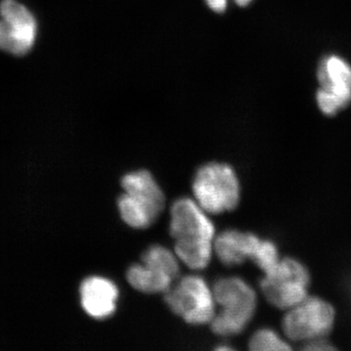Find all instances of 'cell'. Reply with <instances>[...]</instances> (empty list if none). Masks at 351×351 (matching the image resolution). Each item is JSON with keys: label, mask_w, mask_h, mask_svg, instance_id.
<instances>
[{"label": "cell", "mask_w": 351, "mask_h": 351, "mask_svg": "<svg viewBox=\"0 0 351 351\" xmlns=\"http://www.w3.org/2000/svg\"><path fill=\"white\" fill-rule=\"evenodd\" d=\"M213 293L219 309L210 323L212 331L223 337L240 334L257 311L255 290L239 277H226L214 284Z\"/></svg>", "instance_id": "7a4b0ae2"}, {"label": "cell", "mask_w": 351, "mask_h": 351, "mask_svg": "<svg viewBox=\"0 0 351 351\" xmlns=\"http://www.w3.org/2000/svg\"><path fill=\"white\" fill-rule=\"evenodd\" d=\"M164 300L172 313L191 325L210 324L217 313L213 289L196 274L178 279Z\"/></svg>", "instance_id": "5b68a950"}, {"label": "cell", "mask_w": 351, "mask_h": 351, "mask_svg": "<svg viewBox=\"0 0 351 351\" xmlns=\"http://www.w3.org/2000/svg\"><path fill=\"white\" fill-rule=\"evenodd\" d=\"M36 34L38 25L29 9L16 0L0 3V50L23 56L32 49Z\"/></svg>", "instance_id": "30bf717a"}, {"label": "cell", "mask_w": 351, "mask_h": 351, "mask_svg": "<svg viewBox=\"0 0 351 351\" xmlns=\"http://www.w3.org/2000/svg\"><path fill=\"white\" fill-rule=\"evenodd\" d=\"M179 262L175 252L161 245H152L143 254L142 263L127 270V281L138 292L165 294L179 279Z\"/></svg>", "instance_id": "52a82bcc"}, {"label": "cell", "mask_w": 351, "mask_h": 351, "mask_svg": "<svg viewBox=\"0 0 351 351\" xmlns=\"http://www.w3.org/2000/svg\"><path fill=\"white\" fill-rule=\"evenodd\" d=\"M309 283L311 276L306 267L295 258H284L263 274L260 285L265 300L286 311L308 297Z\"/></svg>", "instance_id": "ba28073f"}, {"label": "cell", "mask_w": 351, "mask_h": 351, "mask_svg": "<svg viewBox=\"0 0 351 351\" xmlns=\"http://www.w3.org/2000/svg\"><path fill=\"white\" fill-rule=\"evenodd\" d=\"M80 293L83 309L91 317L106 319L114 313L119 292L110 279L88 277L80 285Z\"/></svg>", "instance_id": "7c38bea8"}, {"label": "cell", "mask_w": 351, "mask_h": 351, "mask_svg": "<svg viewBox=\"0 0 351 351\" xmlns=\"http://www.w3.org/2000/svg\"><path fill=\"white\" fill-rule=\"evenodd\" d=\"M249 350L254 351L290 350V343L270 329H261L249 341Z\"/></svg>", "instance_id": "4fadbf2b"}, {"label": "cell", "mask_w": 351, "mask_h": 351, "mask_svg": "<svg viewBox=\"0 0 351 351\" xmlns=\"http://www.w3.org/2000/svg\"><path fill=\"white\" fill-rule=\"evenodd\" d=\"M304 350H332L334 346L328 343L327 339H316L311 343H304Z\"/></svg>", "instance_id": "5bb4252c"}, {"label": "cell", "mask_w": 351, "mask_h": 351, "mask_svg": "<svg viewBox=\"0 0 351 351\" xmlns=\"http://www.w3.org/2000/svg\"><path fill=\"white\" fill-rule=\"evenodd\" d=\"M272 242L258 239L250 232L230 230L219 233L214 241V253L225 265H237L252 260L258 267L267 265L277 255Z\"/></svg>", "instance_id": "9c48e42d"}, {"label": "cell", "mask_w": 351, "mask_h": 351, "mask_svg": "<svg viewBox=\"0 0 351 351\" xmlns=\"http://www.w3.org/2000/svg\"><path fill=\"white\" fill-rule=\"evenodd\" d=\"M195 200L206 213L232 211L239 204L240 184L237 173L226 163H208L197 170L193 182Z\"/></svg>", "instance_id": "277c9868"}, {"label": "cell", "mask_w": 351, "mask_h": 351, "mask_svg": "<svg viewBox=\"0 0 351 351\" xmlns=\"http://www.w3.org/2000/svg\"><path fill=\"white\" fill-rule=\"evenodd\" d=\"M232 350V348H228V346H219V348H217V350Z\"/></svg>", "instance_id": "2e32d148"}, {"label": "cell", "mask_w": 351, "mask_h": 351, "mask_svg": "<svg viewBox=\"0 0 351 351\" xmlns=\"http://www.w3.org/2000/svg\"><path fill=\"white\" fill-rule=\"evenodd\" d=\"M169 232L175 240L174 252L193 270L206 269L214 253L216 230L208 213L195 200L182 197L170 210Z\"/></svg>", "instance_id": "6da1fadb"}, {"label": "cell", "mask_w": 351, "mask_h": 351, "mask_svg": "<svg viewBox=\"0 0 351 351\" xmlns=\"http://www.w3.org/2000/svg\"><path fill=\"white\" fill-rule=\"evenodd\" d=\"M336 321L332 304L318 297L308 295L284 314L282 329L286 338L295 343H307L327 339Z\"/></svg>", "instance_id": "8992f818"}, {"label": "cell", "mask_w": 351, "mask_h": 351, "mask_svg": "<svg viewBox=\"0 0 351 351\" xmlns=\"http://www.w3.org/2000/svg\"><path fill=\"white\" fill-rule=\"evenodd\" d=\"M121 186L117 205L124 223L136 230L149 228L165 207V195L154 176L145 170L128 173Z\"/></svg>", "instance_id": "3957f363"}, {"label": "cell", "mask_w": 351, "mask_h": 351, "mask_svg": "<svg viewBox=\"0 0 351 351\" xmlns=\"http://www.w3.org/2000/svg\"><path fill=\"white\" fill-rule=\"evenodd\" d=\"M210 8L213 9L216 12L221 13L226 10V0H206ZM251 0H237V4L240 6H245L250 2Z\"/></svg>", "instance_id": "9a60e30c"}, {"label": "cell", "mask_w": 351, "mask_h": 351, "mask_svg": "<svg viewBox=\"0 0 351 351\" xmlns=\"http://www.w3.org/2000/svg\"><path fill=\"white\" fill-rule=\"evenodd\" d=\"M320 88L316 101L321 112L335 115L351 101V66L338 56H328L320 63L317 73Z\"/></svg>", "instance_id": "8fae6325"}]
</instances>
